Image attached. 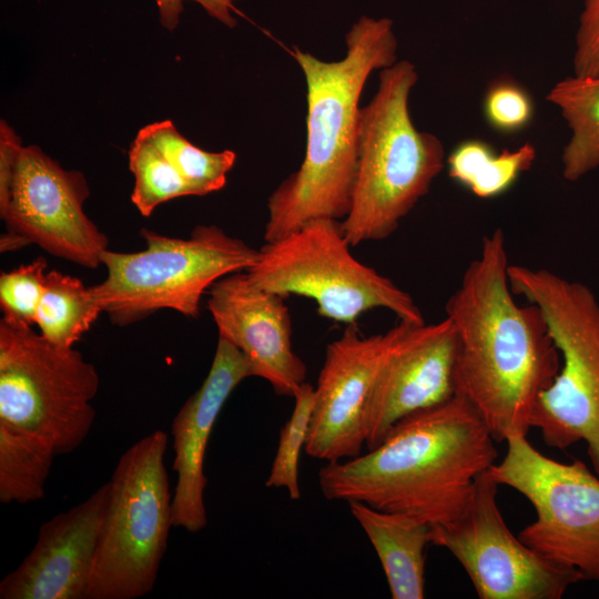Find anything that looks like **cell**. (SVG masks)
<instances>
[{"label":"cell","mask_w":599,"mask_h":599,"mask_svg":"<svg viewBox=\"0 0 599 599\" xmlns=\"http://www.w3.org/2000/svg\"><path fill=\"white\" fill-rule=\"evenodd\" d=\"M508 266L506 238L496 229L483 237L478 257L445 306L458 338L456 394L498 443L527 436L537 398L561 366L541 309L515 302Z\"/></svg>","instance_id":"6da1fadb"},{"label":"cell","mask_w":599,"mask_h":599,"mask_svg":"<svg viewBox=\"0 0 599 599\" xmlns=\"http://www.w3.org/2000/svg\"><path fill=\"white\" fill-rule=\"evenodd\" d=\"M496 439L461 395L414 413L368 453L318 471L329 500L361 501L430 526L456 518L498 457Z\"/></svg>","instance_id":"7a4b0ae2"},{"label":"cell","mask_w":599,"mask_h":599,"mask_svg":"<svg viewBox=\"0 0 599 599\" xmlns=\"http://www.w3.org/2000/svg\"><path fill=\"white\" fill-rule=\"evenodd\" d=\"M346 55L323 61L294 48L306 81V151L298 170L267 201L264 242L278 240L318 219L349 212L359 152V98L374 70L396 62L393 21L362 16L345 37Z\"/></svg>","instance_id":"3957f363"},{"label":"cell","mask_w":599,"mask_h":599,"mask_svg":"<svg viewBox=\"0 0 599 599\" xmlns=\"http://www.w3.org/2000/svg\"><path fill=\"white\" fill-rule=\"evenodd\" d=\"M417 80L412 62H395L380 71L375 95L361 109L357 174L342 221L352 246L390 236L444 169L441 141L418 131L409 114Z\"/></svg>","instance_id":"277c9868"},{"label":"cell","mask_w":599,"mask_h":599,"mask_svg":"<svg viewBox=\"0 0 599 599\" xmlns=\"http://www.w3.org/2000/svg\"><path fill=\"white\" fill-rule=\"evenodd\" d=\"M511 291L537 305L561 356L555 379L537 398L530 427L549 447L587 444L599 476V302L585 284L546 268L508 266Z\"/></svg>","instance_id":"5b68a950"},{"label":"cell","mask_w":599,"mask_h":599,"mask_svg":"<svg viewBox=\"0 0 599 599\" xmlns=\"http://www.w3.org/2000/svg\"><path fill=\"white\" fill-rule=\"evenodd\" d=\"M145 250H105L106 277L90 291L112 324L126 326L160 309L197 318L205 292L220 278L248 270L258 250L215 225H199L187 238L142 229Z\"/></svg>","instance_id":"8992f818"},{"label":"cell","mask_w":599,"mask_h":599,"mask_svg":"<svg viewBox=\"0 0 599 599\" xmlns=\"http://www.w3.org/2000/svg\"><path fill=\"white\" fill-rule=\"evenodd\" d=\"M167 440L166 433L154 430L120 457L109 480L87 599H136L153 590L173 527Z\"/></svg>","instance_id":"52a82bcc"},{"label":"cell","mask_w":599,"mask_h":599,"mask_svg":"<svg viewBox=\"0 0 599 599\" xmlns=\"http://www.w3.org/2000/svg\"><path fill=\"white\" fill-rule=\"evenodd\" d=\"M342 221L318 219L258 248L246 270L257 287L284 297L313 300L321 316L355 324L365 312L385 308L398 319L425 324L409 293L351 252Z\"/></svg>","instance_id":"ba28073f"},{"label":"cell","mask_w":599,"mask_h":599,"mask_svg":"<svg viewBox=\"0 0 599 599\" xmlns=\"http://www.w3.org/2000/svg\"><path fill=\"white\" fill-rule=\"evenodd\" d=\"M100 378L72 348L47 341L32 326L0 319V422L47 440L57 455L89 435Z\"/></svg>","instance_id":"9c48e42d"},{"label":"cell","mask_w":599,"mask_h":599,"mask_svg":"<svg viewBox=\"0 0 599 599\" xmlns=\"http://www.w3.org/2000/svg\"><path fill=\"white\" fill-rule=\"evenodd\" d=\"M505 443L506 456L488 471L499 486L527 498L537 515L518 538L585 580L599 581V476L581 460L561 463L545 456L527 436Z\"/></svg>","instance_id":"30bf717a"},{"label":"cell","mask_w":599,"mask_h":599,"mask_svg":"<svg viewBox=\"0 0 599 599\" xmlns=\"http://www.w3.org/2000/svg\"><path fill=\"white\" fill-rule=\"evenodd\" d=\"M498 488L489 471L483 473L459 515L432 526L430 544L457 559L480 599H560L582 575L514 536L498 507Z\"/></svg>","instance_id":"8fae6325"},{"label":"cell","mask_w":599,"mask_h":599,"mask_svg":"<svg viewBox=\"0 0 599 599\" xmlns=\"http://www.w3.org/2000/svg\"><path fill=\"white\" fill-rule=\"evenodd\" d=\"M89 194L81 172L64 170L37 145H22L12 177L0 191V215L7 232L28 245L95 268L109 240L84 213Z\"/></svg>","instance_id":"7c38bea8"},{"label":"cell","mask_w":599,"mask_h":599,"mask_svg":"<svg viewBox=\"0 0 599 599\" xmlns=\"http://www.w3.org/2000/svg\"><path fill=\"white\" fill-rule=\"evenodd\" d=\"M457 333L451 322L398 319L378 368L366 412V447H376L403 418L456 394Z\"/></svg>","instance_id":"4fadbf2b"},{"label":"cell","mask_w":599,"mask_h":599,"mask_svg":"<svg viewBox=\"0 0 599 599\" xmlns=\"http://www.w3.org/2000/svg\"><path fill=\"white\" fill-rule=\"evenodd\" d=\"M396 325L364 336L355 324L326 347L315 387L305 453L326 463L356 457L366 445V412Z\"/></svg>","instance_id":"5bb4252c"},{"label":"cell","mask_w":599,"mask_h":599,"mask_svg":"<svg viewBox=\"0 0 599 599\" xmlns=\"http://www.w3.org/2000/svg\"><path fill=\"white\" fill-rule=\"evenodd\" d=\"M285 298L255 286L240 271L209 288L206 305L219 335L245 355L253 376L268 382L276 394L293 397L306 382L307 367L293 349Z\"/></svg>","instance_id":"9a60e30c"},{"label":"cell","mask_w":599,"mask_h":599,"mask_svg":"<svg viewBox=\"0 0 599 599\" xmlns=\"http://www.w3.org/2000/svg\"><path fill=\"white\" fill-rule=\"evenodd\" d=\"M109 491L108 481L43 522L32 550L0 581V599H87Z\"/></svg>","instance_id":"2e32d148"},{"label":"cell","mask_w":599,"mask_h":599,"mask_svg":"<svg viewBox=\"0 0 599 599\" xmlns=\"http://www.w3.org/2000/svg\"><path fill=\"white\" fill-rule=\"evenodd\" d=\"M253 376L245 355L219 335L210 370L172 420L173 469L177 481L172 495V526L189 532L207 524L204 505V457L214 424L232 392Z\"/></svg>","instance_id":"e0dca14e"},{"label":"cell","mask_w":599,"mask_h":599,"mask_svg":"<svg viewBox=\"0 0 599 599\" xmlns=\"http://www.w3.org/2000/svg\"><path fill=\"white\" fill-rule=\"evenodd\" d=\"M349 510L370 540L393 599L425 598V550L432 526L409 515L349 501Z\"/></svg>","instance_id":"ac0fdd59"},{"label":"cell","mask_w":599,"mask_h":599,"mask_svg":"<svg viewBox=\"0 0 599 599\" xmlns=\"http://www.w3.org/2000/svg\"><path fill=\"white\" fill-rule=\"evenodd\" d=\"M571 130L562 151V176L578 181L599 166V77H569L549 91Z\"/></svg>","instance_id":"d6986e66"},{"label":"cell","mask_w":599,"mask_h":599,"mask_svg":"<svg viewBox=\"0 0 599 599\" xmlns=\"http://www.w3.org/2000/svg\"><path fill=\"white\" fill-rule=\"evenodd\" d=\"M101 313L90 287L81 280L55 270L47 272L35 316L40 334L47 341L72 348Z\"/></svg>","instance_id":"ffe728a7"},{"label":"cell","mask_w":599,"mask_h":599,"mask_svg":"<svg viewBox=\"0 0 599 599\" xmlns=\"http://www.w3.org/2000/svg\"><path fill=\"white\" fill-rule=\"evenodd\" d=\"M54 456L47 440L0 422V501L42 499Z\"/></svg>","instance_id":"44dd1931"},{"label":"cell","mask_w":599,"mask_h":599,"mask_svg":"<svg viewBox=\"0 0 599 599\" xmlns=\"http://www.w3.org/2000/svg\"><path fill=\"white\" fill-rule=\"evenodd\" d=\"M535 159L536 150L530 143L497 154L487 143L470 140L450 153L447 164L451 179L476 196L489 199L506 192L522 172L531 167Z\"/></svg>","instance_id":"7402d4cb"},{"label":"cell","mask_w":599,"mask_h":599,"mask_svg":"<svg viewBox=\"0 0 599 599\" xmlns=\"http://www.w3.org/2000/svg\"><path fill=\"white\" fill-rule=\"evenodd\" d=\"M138 133L167 159L194 190L195 195L221 190L236 160V154L231 150L209 152L195 146L170 120L148 124Z\"/></svg>","instance_id":"603a6c76"},{"label":"cell","mask_w":599,"mask_h":599,"mask_svg":"<svg viewBox=\"0 0 599 599\" xmlns=\"http://www.w3.org/2000/svg\"><path fill=\"white\" fill-rule=\"evenodd\" d=\"M129 167L134 176L131 201L143 216H150L163 202L195 195L177 170L140 133L129 149Z\"/></svg>","instance_id":"cb8c5ba5"},{"label":"cell","mask_w":599,"mask_h":599,"mask_svg":"<svg viewBox=\"0 0 599 599\" xmlns=\"http://www.w3.org/2000/svg\"><path fill=\"white\" fill-rule=\"evenodd\" d=\"M294 409L280 432V439L265 486L286 489L293 500L301 498L298 463L305 449L315 400V387L304 383L294 394Z\"/></svg>","instance_id":"d4e9b609"},{"label":"cell","mask_w":599,"mask_h":599,"mask_svg":"<svg viewBox=\"0 0 599 599\" xmlns=\"http://www.w3.org/2000/svg\"><path fill=\"white\" fill-rule=\"evenodd\" d=\"M47 275V261L40 256L0 276V306L3 318L32 326L35 324Z\"/></svg>","instance_id":"484cf974"},{"label":"cell","mask_w":599,"mask_h":599,"mask_svg":"<svg viewBox=\"0 0 599 599\" xmlns=\"http://www.w3.org/2000/svg\"><path fill=\"white\" fill-rule=\"evenodd\" d=\"M484 110L488 122L504 132L524 128L532 116V103L527 92L505 81L490 87Z\"/></svg>","instance_id":"4316f807"},{"label":"cell","mask_w":599,"mask_h":599,"mask_svg":"<svg viewBox=\"0 0 599 599\" xmlns=\"http://www.w3.org/2000/svg\"><path fill=\"white\" fill-rule=\"evenodd\" d=\"M573 75L599 77V0H585L576 34Z\"/></svg>","instance_id":"83f0119b"},{"label":"cell","mask_w":599,"mask_h":599,"mask_svg":"<svg viewBox=\"0 0 599 599\" xmlns=\"http://www.w3.org/2000/svg\"><path fill=\"white\" fill-rule=\"evenodd\" d=\"M185 1H194L200 4L205 12L229 28L236 26V11L234 3L240 0H154L160 23L169 31H173L180 23L181 14L184 10Z\"/></svg>","instance_id":"f1b7e54d"}]
</instances>
